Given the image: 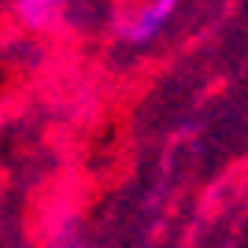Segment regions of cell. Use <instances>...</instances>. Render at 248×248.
Here are the masks:
<instances>
[{"label":"cell","mask_w":248,"mask_h":248,"mask_svg":"<svg viewBox=\"0 0 248 248\" xmlns=\"http://www.w3.org/2000/svg\"><path fill=\"white\" fill-rule=\"evenodd\" d=\"M178 0H152L141 15H137V22L130 26V41H148L159 26H163L167 19H170V11H174Z\"/></svg>","instance_id":"6da1fadb"},{"label":"cell","mask_w":248,"mask_h":248,"mask_svg":"<svg viewBox=\"0 0 248 248\" xmlns=\"http://www.w3.org/2000/svg\"><path fill=\"white\" fill-rule=\"evenodd\" d=\"M63 0H19V15L26 26H45V22L56 19Z\"/></svg>","instance_id":"7a4b0ae2"}]
</instances>
